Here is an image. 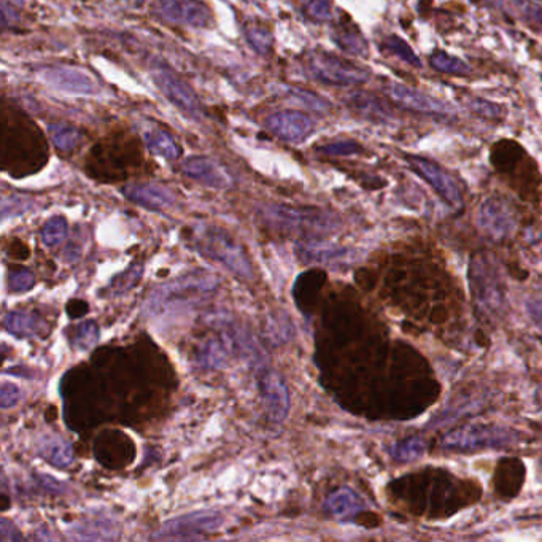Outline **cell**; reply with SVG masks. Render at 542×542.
Instances as JSON below:
<instances>
[{"label": "cell", "mask_w": 542, "mask_h": 542, "mask_svg": "<svg viewBox=\"0 0 542 542\" xmlns=\"http://www.w3.org/2000/svg\"><path fill=\"white\" fill-rule=\"evenodd\" d=\"M2 171L13 179L37 174L47 166L50 144L39 124L15 102H2Z\"/></svg>", "instance_id": "obj_1"}, {"label": "cell", "mask_w": 542, "mask_h": 542, "mask_svg": "<svg viewBox=\"0 0 542 542\" xmlns=\"http://www.w3.org/2000/svg\"><path fill=\"white\" fill-rule=\"evenodd\" d=\"M144 142L126 128H113L88 151L85 171L88 177L102 183H118L144 174Z\"/></svg>", "instance_id": "obj_2"}, {"label": "cell", "mask_w": 542, "mask_h": 542, "mask_svg": "<svg viewBox=\"0 0 542 542\" xmlns=\"http://www.w3.org/2000/svg\"><path fill=\"white\" fill-rule=\"evenodd\" d=\"M393 493L420 514H453L466 503L455 477L442 471H423L393 482Z\"/></svg>", "instance_id": "obj_3"}, {"label": "cell", "mask_w": 542, "mask_h": 542, "mask_svg": "<svg viewBox=\"0 0 542 542\" xmlns=\"http://www.w3.org/2000/svg\"><path fill=\"white\" fill-rule=\"evenodd\" d=\"M260 218L269 228L287 236L301 237L304 241H320L341 228V221L334 213L315 207L269 204L261 207Z\"/></svg>", "instance_id": "obj_4"}, {"label": "cell", "mask_w": 542, "mask_h": 542, "mask_svg": "<svg viewBox=\"0 0 542 542\" xmlns=\"http://www.w3.org/2000/svg\"><path fill=\"white\" fill-rule=\"evenodd\" d=\"M217 287L218 280L210 272L199 269L159 287L148 299L147 312L161 315L177 307L193 306L212 296Z\"/></svg>", "instance_id": "obj_5"}, {"label": "cell", "mask_w": 542, "mask_h": 542, "mask_svg": "<svg viewBox=\"0 0 542 542\" xmlns=\"http://www.w3.org/2000/svg\"><path fill=\"white\" fill-rule=\"evenodd\" d=\"M194 245L202 255L210 260L223 264L229 271L239 277H250L253 269L252 264L245 255L244 248L237 244L233 237L226 231L213 226H199L193 237Z\"/></svg>", "instance_id": "obj_6"}, {"label": "cell", "mask_w": 542, "mask_h": 542, "mask_svg": "<svg viewBox=\"0 0 542 542\" xmlns=\"http://www.w3.org/2000/svg\"><path fill=\"white\" fill-rule=\"evenodd\" d=\"M519 433L498 425H469L449 431L442 447L453 452H476L485 449H509L519 442Z\"/></svg>", "instance_id": "obj_7"}, {"label": "cell", "mask_w": 542, "mask_h": 542, "mask_svg": "<svg viewBox=\"0 0 542 542\" xmlns=\"http://www.w3.org/2000/svg\"><path fill=\"white\" fill-rule=\"evenodd\" d=\"M469 285L477 307L487 315H501L506 306L504 283L495 264L487 256L477 255L469 266Z\"/></svg>", "instance_id": "obj_8"}, {"label": "cell", "mask_w": 542, "mask_h": 542, "mask_svg": "<svg viewBox=\"0 0 542 542\" xmlns=\"http://www.w3.org/2000/svg\"><path fill=\"white\" fill-rule=\"evenodd\" d=\"M304 67L314 80L333 86H360L368 82L369 70L326 51H312L304 59Z\"/></svg>", "instance_id": "obj_9"}, {"label": "cell", "mask_w": 542, "mask_h": 542, "mask_svg": "<svg viewBox=\"0 0 542 542\" xmlns=\"http://www.w3.org/2000/svg\"><path fill=\"white\" fill-rule=\"evenodd\" d=\"M225 523V515L218 511H199L182 515L164 523L161 530L153 535L158 541H194L204 539L210 533L220 530Z\"/></svg>", "instance_id": "obj_10"}, {"label": "cell", "mask_w": 542, "mask_h": 542, "mask_svg": "<svg viewBox=\"0 0 542 542\" xmlns=\"http://www.w3.org/2000/svg\"><path fill=\"white\" fill-rule=\"evenodd\" d=\"M151 77L164 96L179 107L183 113L190 118H199L202 115L201 102L198 96L193 93L190 86L183 82L179 75L175 74L171 67L163 61L155 59L151 64Z\"/></svg>", "instance_id": "obj_11"}, {"label": "cell", "mask_w": 542, "mask_h": 542, "mask_svg": "<svg viewBox=\"0 0 542 542\" xmlns=\"http://www.w3.org/2000/svg\"><path fill=\"white\" fill-rule=\"evenodd\" d=\"M94 458L109 469H121L136 460V446L121 430H104L97 434L93 446Z\"/></svg>", "instance_id": "obj_12"}, {"label": "cell", "mask_w": 542, "mask_h": 542, "mask_svg": "<svg viewBox=\"0 0 542 542\" xmlns=\"http://www.w3.org/2000/svg\"><path fill=\"white\" fill-rule=\"evenodd\" d=\"M406 161L412 171L422 177L441 196L442 201H446L452 207L461 206L463 198H461L460 186L446 169H442L439 164L422 156L409 155L406 156Z\"/></svg>", "instance_id": "obj_13"}, {"label": "cell", "mask_w": 542, "mask_h": 542, "mask_svg": "<svg viewBox=\"0 0 542 542\" xmlns=\"http://www.w3.org/2000/svg\"><path fill=\"white\" fill-rule=\"evenodd\" d=\"M477 225L482 233L495 241H503L514 234L517 218L514 209L500 198H488L477 212Z\"/></svg>", "instance_id": "obj_14"}, {"label": "cell", "mask_w": 542, "mask_h": 542, "mask_svg": "<svg viewBox=\"0 0 542 542\" xmlns=\"http://www.w3.org/2000/svg\"><path fill=\"white\" fill-rule=\"evenodd\" d=\"M387 94L393 102L407 112L433 115V117H450L455 110L446 102L439 101L436 97L412 90L409 86L401 83H392L388 86Z\"/></svg>", "instance_id": "obj_15"}, {"label": "cell", "mask_w": 542, "mask_h": 542, "mask_svg": "<svg viewBox=\"0 0 542 542\" xmlns=\"http://www.w3.org/2000/svg\"><path fill=\"white\" fill-rule=\"evenodd\" d=\"M258 388L269 419L275 423L287 419L290 412V393L279 372L263 369L258 377Z\"/></svg>", "instance_id": "obj_16"}, {"label": "cell", "mask_w": 542, "mask_h": 542, "mask_svg": "<svg viewBox=\"0 0 542 542\" xmlns=\"http://www.w3.org/2000/svg\"><path fill=\"white\" fill-rule=\"evenodd\" d=\"M159 10L171 23L207 28L213 23L212 12L201 0H161Z\"/></svg>", "instance_id": "obj_17"}, {"label": "cell", "mask_w": 542, "mask_h": 542, "mask_svg": "<svg viewBox=\"0 0 542 542\" xmlns=\"http://www.w3.org/2000/svg\"><path fill=\"white\" fill-rule=\"evenodd\" d=\"M268 128L282 140H287L291 144H301L314 132L315 124L306 113L285 110L269 118Z\"/></svg>", "instance_id": "obj_18"}, {"label": "cell", "mask_w": 542, "mask_h": 542, "mask_svg": "<svg viewBox=\"0 0 542 542\" xmlns=\"http://www.w3.org/2000/svg\"><path fill=\"white\" fill-rule=\"evenodd\" d=\"M326 279H328L326 272L318 268L302 272L296 279L295 287H293V298H295L298 309L307 317H312L315 314L318 299H320L322 288L325 287Z\"/></svg>", "instance_id": "obj_19"}, {"label": "cell", "mask_w": 542, "mask_h": 542, "mask_svg": "<svg viewBox=\"0 0 542 542\" xmlns=\"http://www.w3.org/2000/svg\"><path fill=\"white\" fill-rule=\"evenodd\" d=\"M182 169L190 179L210 186V188L225 190L231 185V177L223 171V167L218 166L215 161L206 158V156H194V158L186 159Z\"/></svg>", "instance_id": "obj_20"}, {"label": "cell", "mask_w": 542, "mask_h": 542, "mask_svg": "<svg viewBox=\"0 0 542 542\" xmlns=\"http://www.w3.org/2000/svg\"><path fill=\"white\" fill-rule=\"evenodd\" d=\"M43 77L59 90L72 91V93H94L97 85L88 72L75 67H50L43 72Z\"/></svg>", "instance_id": "obj_21"}, {"label": "cell", "mask_w": 542, "mask_h": 542, "mask_svg": "<svg viewBox=\"0 0 542 542\" xmlns=\"http://www.w3.org/2000/svg\"><path fill=\"white\" fill-rule=\"evenodd\" d=\"M123 193L132 202L150 210H166L175 204L174 194L155 183H134L126 186Z\"/></svg>", "instance_id": "obj_22"}, {"label": "cell", "mask_w": 542, "mask_h": 542, "mask_svg": "<svg viewBox=\"0 0 542 542\" xmlns=\"http://www.w3.org/2000/svg\"><path fill=\"white\" fill-rule=\"evenodd\" d=\"M325 509L334 519L350 520L357 519L361 512L366 511V504L352 488L342 487L328 495Z\"/></svg>", "instance_id": "obj_23"}, {"label": "cell", "mask_w": 542, "mask_h": 542, "mask_svg": "<svg viewBox=\"0 0 542 542\" xmlns=\"http://www.w3.org/2000/svg\"><path fill=\"white\" fill-rule=\"evenodd\" d=\"M4 325L16 337H47L51 330L39 312H10Z\"/></svg>", "instance_id": "obj_24"}, {"label": "cell", "mask_w": 542, "mask_h": 542, "mask_svg": "<svg viewBox=\"0 0 542 542\" xmlns=\"http://www.w3.org/2000/svg\"><path fill=\"white\" fill-rule=\"evenodd\" d=\"M523 477H525V468H523L522 461L514 460V458H504L496 468V492L506 496V498L519 495Z\"/></svg>", "instance_id": "obj_25"}, {"label": "cell", "mask_w": 542, "mask_h": 542, "mask_svg": "<svg viewBox=\"0 0 542 542\" xmlns=\"http://www.w3.org/2000/svg\"><path fill=\"white\" fill-rule=\"evenodd\" d=\"M345 253H347L345 248H339L322 241H302L296 245V256L304 264L341 261L344 260Z\"/></svg>", "instance_id": "obj_26"}, {"label": "cell", "mask_w": 542, "mask_h": 542, "mask_svg": "<svg viewBox=\"0 0 542 542\" xmlns=\"http://www.w3.org/2000/svg\"><path fill=\"white\" fill-rule=\"evenodd\" d=\"M39 455L56 468H66L74 461V447L61 436L50 434L40 441Z\"/></svg>", "instance_id": "obj_27"}, {"label": "cell", "mask_w": 542, "mask_h": 542, "mask_svg": "<svg viewBox=\"0 0 542 542\" xmlns=\"http://www.w3.org/2000/svg\"><path fill=\"white\" fill-rule=\"evenodd\" d=\"M231 349L233 347L229 344L225 334H223V339L213 337L209 341L202 342L198 349H196V361H198L199 366H202V368H221L228 361V352Z\"/></svg>", "instance_id": "obj_28"}, {"label": "cell", "mask_w": 542, "mask_h": 542, "mask_svg": "<svg viewBox=\"0 0 542 542\" xmlns=\"http://www.w3.org/2000/svg\"><path fill=\"white\" fill-rule=\"evenodd\" d=\"M51 142L62 155H72L85 144L86 134L82 129L70 124H53L50 126Z\"/></svg>", "instance_id": "obj_29"}, {"label": "cell", "mask_w": 542, "mask_h": 542, "mask_svg": "<svg viewBox=\"0 0 542 542\" xmlns=\"http://www.w3.org/2000/svg\"><path fill=\"white\" fill-rule=\"evenodd\" d=\"M69 536L77 541H113L120 538V530L109 522H85L70 527Z\"/></svg>", "instance_id": "obj_30"}, {"label": "cell", "mask_w": 542, "mask_h": 542, "mask_svg": "<svg viewBox=\"0 0 542 542\" xmlns=\"http://www.w3.org/2000/svg\"><path fill=\"white\" fill-rule=\"evenodd\" d=\"M337 47L350 55L363 56L368 53V42L364 39L360 29L353 24H339L333 32Z\"/></svg>", "instance_id": "obj_31"}, {"label": "cell", "mask_w": 542, "mask_h": 542, "mask_svg": "<svg viewBox=\"0 0 542 542\" xmlns=\"http://www.w3.org/2000/svg\"><path fill=\"white\" fill-rule=\"evenodd\" d=\"M148 148L156 155L164 156L167 159H179L182 156V147L169 132L164 129H150L145 134Z\"/></svg>", "instance_id": "obj_32"}, {"label": "cell", "mask_w": 542, "mask_h": 542, "mask_svg": "<svg viewBox=\"0 0 542 542\" xmlns=\"http://www.w3.org/2000/svg\"><path fill=\"white\" fill-rule=\"evenodd\" d=\"M349 107H352L361 117L372 121H384L390 113L384 102L369 94H353L349 97Z\"/></svg>", "instance_id": "obj_33"}, {"label": "cell", "mask_w": 542, "mask_h": 542, "mask_svg": "<svg viewBox=\"0 0 542 542\" xmlns=\"http://www.w3.org/2000/svg\"><path fill=\"white\" fill-rule=\"evenodd\" d=\"M426 447L428 446H426L425 438L411 436V438L395 442L393 446H390L388 452H390V457L398 463H414L425 455Z\"/></svg>", "instance_id": "obj_34"}, {"label": "cell", "mask_w": 542, "mask_h": 542, "mask_svg": "<svg viewBox=\"0 0 542 542\" xmlns=\"http://www.w3.org/2000/svg\"><path fill=\"white\" fill-rule=\"evenodd\" d=\"M430 64L434 70L441 74L453 75V77H466L471 74V67L468 62L457 56L447 55L446 51H436L430 56Z\"/></svg>", "instance_id": "obj_35"}, {"label": "cell", "mask_w": 542, "mask_h": 542, "mask_svg": "<svg viewBox=\"0 0 542 542\" xmlns=\"http://www.w3.org/2000/svg\"><path fill=\"white\" fill-rule=\"evenodd\" d=\"M70 344L78 350H90L99 339V328L94 322L80 323L67 330Z\"/></svg>", "instance_id": "obj_36"}, {"label": "cell", "mask_w": 542, "mask_h": 542, "mask_svg": "<svg viewBox=\"0 0 542 542\" xmlns=\"http://www.w3.org/2000/svg\"><path fill=\"white\" fill-rule=\"evenodd\" d=\"M384 50L392 53V55L406 62L409 66L422 67V61H420L419 56L415 55V51L409 47V43L404 42L398 35H390V37L384 40Z\"/></svg>", "instance_id": "obj_37"}, {"label": "cell", "mask_w": 542, "mask_h": 542, "mask_svg": "<svg viewBox=\"0 0 542 542\" xmlns=\"http://www.w3.org/2000/svg\"><path fill=\"white\" fill-rule=\"evenodd\" d=\"M42 241L47 247H58L66 241L69 228H67L66 218L53 217L45 223L42 228Z\"/></svg>", "instance_id": "obj_38"}, {"label": "cell", "mask_w": 542, "mask_h": 542, "mask_svg": "<svg viewBox=\"0 0 542 542\" xmlns=\"http://www.w3.org/2000/svg\"><path fill=\"white\" fill-rule=\"evenodd\" d=\"M142 272H144V266L142 264H132L128 271L118 275L112 280L109 285L110 295L120 296L124 295L126 291L136 287L139 280L142 279Z\"/></svg>", "instance_id": "obj_39"}, {"label": "cell", "mask_w": 542, "mask_h": 542, "mask_svg": "<svg viewBox=\"0 0 542 542\" xmlns=\"http://www.w3.org/2000/svg\"><path fill=\"white\" fill-rule=\"evenodd\" d=\"M7 283L8 290L12 293H24L34 287L35 277L29 269L23 268V266H13L8 271Z\"/></svg>", "instance_id": "obj_40"}, {"label": "cell", "mask_w": 542, "mask_h": 542, "mask_svg": "<svg viewBox=\"0 0 542 542\" xmlns=\"http://www.w3.org/2000/svg\"><path fill=\"white\" fill-rule=\"evenodd\" d=\"M468 107L471 112L476 113L477 117L485 118V120H498L503 115V107L496 102L487 101L482 97H473L469 99Z\"/></svg>", "instance_id": "obj_41"}, {"label": "cell", "mask_w": 542, "mask_h": 542, "mask_svg": "<svg viewBox=\"0 0 542 542\" xmlns=\"http://www.w3.org/2000/svg\"><path fill=\"white\" fill-rule=\"evenodd\" d=\"M245 34H247L248 43H250L260 55H266L268 51H271L272 35L268 29L261 28V26H247V28H245Z\"/></svg>", "instance_id": "obj_42"}, {"label": "cell", "mask_w": 542, "mask_h": 542, "mask_svg": "<svg viewBox=\"0 0 542 542\" xmlns=\"http://www.w3.org/2000/svg\"><path fill=\"white\" fill-rule=\"evenodd\" d=\"M318 151H322L323 155L328 156H352L361 153L363 147L355 140H342V142L323 145V147L318 148Z\"/></svg>", "instance_id": "obj_43"}, {"label": "cell", "mask_w": 542, "mask_h": 542, "mask_svg": "<svg viewBox=\"0 0 542 542\" xmlns=\"http://www.w3.org/2000/svg\"><path fill=\"white\" fill-rule=\"evenodd\" d=\"M306 12L310 20L325 23V21H330L333 16V4H331V0H309Z\"/></svg>", "instance_id": "obj_44"}, {"label": "cell", "mask_w": 542, "mask_h": 542, "mask_svg": "<svg viewBox=\"0 0 542 542\" xmlns=\"http://www.w3.org/2000/svg\"><path fill=\"white\" fill-rule=\"evenodd\" d=\"M20 396V388L16 387V385L4 382V384H2V390H0V403H2V409H10V407L15 406V404L20 401Z\"/></svg>", "instance_id": "obj_45"}, {"label": "cell", "mask_w": 542, "mask_h": 542, "mask_svg": "<svg viewBox=\"0 0 542 542\" xmlns=\"http://www.w3.org/2000/svg\"><path fill=\"white\" fill-rule=\"evenodd\" d=\"M527 310L531 322L535 323L536 328L542 333V293H536L528 299Z\"/></svg>", "instance_id": "obj_46"}, {"label": "cell", "mask_w": 542, "mask_h": 542, "mask_svg": "<svg viewBox=\"0 0 542 542\" xmlns=\"http://www.w3.org/2000/svg\"><path fill=\"white\" fill-rule=\"evenodd\" d=\"M0 539H2V542L23 541L24 536L21 535L15 525H12L8 520L2 519V523H0Z\"/></svg>", "instance_id": "obj_47"}, {"label": "cell", "mask_w": 542, "mask_h": 542, "mask_svg": "<svg viewBox=\"0 0 542 542\" xmlns=\"http://www.w3.org/2000/svg\"><path fill=\"white\" fill-rule=\"evenodd\" d=\"M67 314L70 318H80L90 310L88 302L82 301V299H72V301L67 302Z\"/></svg>", "instance_id": "obj_48"}, {"label": "cell", "mask_w": 542, "mask_h": 542, "mask_svg": "<svg viewBox=\"0 0 542 542\" xmlns=\"http://www.w3.org/2000/svg\"><path fill=\"white\" fill-rule=\"evenodd\" d=\"M7 253L12 256L13 260H26L29 256V248L28 245L15 239L12 241V245L7 248Z\"/></svg>", "instance_id": "obj_49"}, {"label": "cell", "mask_w": 542, "mask_h": 542, "mask_svg": "<svg viewBox=\"0 0 542 542\" xmlns=\"http://www.w3.org/2000/svg\"><path fill=\"white\" fill-rule=\"evenodd\" d=\"M530 15L533 16V18H535V20L538 21V23L542 26V7L531 8Z\"/></svg>", "instance_id": "obj_50"}, {"label": "cell", "mask_w": 542, "mask_h": 542, "mask_svg": "<svg viewBox=\"0 0 542 542\" xmlns=\"http://www.w3.org/2000/svg\"><path fill=\"white\" fill-rule=\"evenodd\" d=\"M541 469H542V460H541Z\"/></svg>", "instance_id": "obj_51"}]
</instances>
